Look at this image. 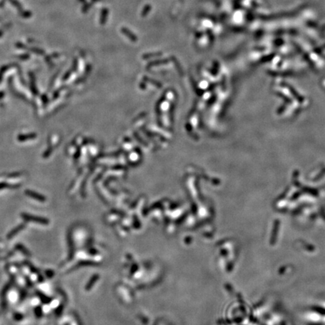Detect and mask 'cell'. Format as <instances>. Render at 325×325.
Instances as JSON below:
<instances>
[{
  "instance_id": "cell-1",
  "label": "cell",
  "mask_w": 325,
  "mask_h": 325,
  "mask_svg": "<svg viewBox=\"0 0 325 325\" xmlns=\"http://www.w3.org/2000/svg\"><path fill=\"white\" fill-rule=\"evenodd\" d=\"M21 216L22 218L26 221H32V222L37 223V224H39L43 225H48L49 224V221L48 219H46V218H44V217L31 215L26 214V213H23L21 215Z\"/></svg>"
},
{
  "instance_id": "cell-2",
  "label": "cell",
  "mask_w": 325,
  "mask_h": 325,
  "mask_svg": "<svg viewBox=\"0 0 325 325\" xmlns=\"http://www.w3.org/2000/svg\"><path fill=\"white\" fill-rule=\"evenodd\" d=\"M26 194H27V196L33 198V199H35V200H39V201H40V202H44V201H45V197H44V196L39 194V193L33 192V191H26Z\"/></svg>"
},
{
  "instance_id": "cell-3",
  "label": "cell",
  "mask_w": 325,
  "mask_h": 325,
  "mask_svg": "<svg viewBox=\"0 0 325 325\" xmlns=\"http://www.w3.org/2000/svg\"><path fill=\"white\" fill-rule=\"evenodd\" d=\"M25 228V224H22L19 225L18 227H15L14 229V230H11L10 233L8 234L7 236V238H8V239H10V238H13L14 236H15L18 234V233H20V232L21 231V230H23V229Z\"/></svg>"
},
{
  "instance_id": "cell-4",
  "label": "cell",
  "mask_w": 325,
  "mask_h": 325,
  "mask_svg": "<svg viewBox=\"0 0 325 325\" xmlns=\"http://www.w3.org/2000/svg\"><path fill=\"white\" fill-rule=\"evenodd\" d=\"M17 248L19 249L21 252H23V254H24L25 255H27V256H30V254L29 253V251H27V250L23 246H21V245H17Z\"/></svg>"
},
{
  "instance_id": "cell-5",
  "label": "cell",
  "mask_w": 325,
  "mask_h": 325,
  "mask_svg": "<svg viewBox=\"0 0 325 325\" xmlns=\"http://www.w3.org/2000/svg\"><path fill=\"white\" fill-rule=\"evenodd\" d=\"M39 297L41 298V300H42V302H44V303H49V302H51V299L49 298V297H46V296H44V294H42V293H39Z\"/></svg>"
},
{
  "instance_id": "cell-6",
  "label": "cell",
  "mask_w": 325,
  "mask_h": 325,
  "mask_svg": "<svg viewBox=\"0 0 325 325\" xmlns=\"http://www.w3.org/2000/svg\"><path fill=\"white\" fill-rule=\"evenodd\" d=\"M42 308H41L40 306H38V307L35 309V315H36L38 318H40V317L42 316Z\"/></svg>"
},
{
  "instance_id": "cell-7",
  "label": "cell",
  "mask_w": 325,
  "mask_h": 325,
  "mask_svg": "<svg viewBox=\"0 0 325 325\" xmlns=\"http://www.w3.org/2000/svg\"><path fill=\"white\" fill-rule=\"evenodd\" d=\"M14 318L16 320H21L22 318H23V316H22V314H19V313H17V314H14Z\"/></svg>"
},
{
  "instance_id": "cell-8",
  "label": "cell",
  "mask_w": 325,
  "mask_h": 325,
  "mask_svg": "<svg viewBox=\"0 0 325 325\" xmlns=\"http://www.w3.org/2000/svg\"><path fill=\"white\" fill-rule=\"evenodd\" d=\"M63 308V306H59L58 309H57V311H56V312H57V314L58 315V316L60 315V314H61V312H62Z\"/></svg>"
},
{
  "instance_id": "cell-9",
  "label": "cell",
  "mask_w": 325,
  "mask_h": 325,
  "mask_svg": "<svg viewBox=\"0 0 325 325\" xmlns=\"http://www.w3.org/2000/svg\"><path fill=\"white\" fill-rule=\"evenodd\" d=\"M46 273H47V275H48V276H49L50 278H51L52 276L53 275V272H52V271H51V272H46Z\"/></svg>"
}]
</instances>
